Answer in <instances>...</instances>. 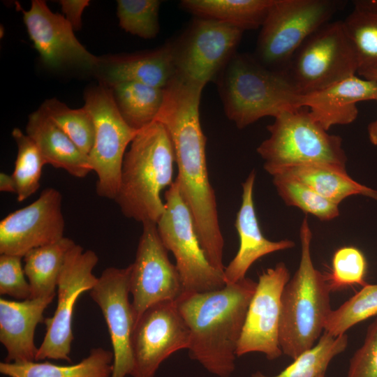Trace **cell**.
Here are the masks:
<instances>
[{"instance_id": "7bdbcfd3", "label": "cell", "mask_w": 377, "mask_h": 377, "mask_svg": "<svg viewBox=\"0 0 377 377\" xmlns=\"http://www.w3.org/2000/svg\"><path fill=\"white\" fill-rule=\"evenodd\" d=\"M318 377H325V374H320Z\"/></svg>"}, {"instance_id": "ab89813d", "label": "cell", "mask_w": 377, "mask_h": 377, "mask_svg": "<svg viewBox=\"0 0 377 377\" xmlns=\"http://www.w3.org/2000/svg\"><path fill=\"white\" fill-rule=\"evenodd\" d=\"M0 191L17 194L15 182L11 175L5 172L0 173Z\"/></svg>"}, {"instance_id": "7a4b0ae2", "label": "cell", "mask_w": 377, "mask_h": 377, "mask_svg": "<svg viewBox=\"0 0 377 377\" xmlns=\"http://www.w3.org/2000/svg\"><path fill=\"white\" fill-rule=\"evenodd\" d=\"M257 282L244 278L220 289L184 292L175 301L190 330L188 352L208 372L230 377Z\"/></svg>"}, {"instance_id": "e575fe53", "label": "cell", "mask_w": 377, "mask_h": 377, "mask_svg": "<svg viewBox=\"0 0 377 377\" xmlns=\"http://www.w3.org/2000/svg\"><path fill=\"white\" fill-rule=\"evenodd\" d=\"M161 3L158 0H118L119 26L125 31L145 39L156 37L159 31Z\"/></svg>"}, {"instance_id": "74e56055", "label": "cell", "mask_w": 377, "mask_h": 377, "mask_svg": "<svg viewBox=\"0 0 377 377\" xmlns=\"http://www.w3.org/2000/svg\"><path fill=\"white\" fill-rule=\"evenodd\" d=\"M347 377H377V316L350 360Z\"/></svg>"}, {"instance_id": "f1b7e54d", "label": "cell", "mask_w": 377, "mask_h": 377, "mask_svg": "<svg viewBox=\"0 0 377 377\" xmlns=\"http://www.w3.org/2000/svg\"><path fill=\"white\" fill-rule=\"evenodd\" d=\"M353 4L342 22L357 53L359 71L377 66V0H355Z\"/></svg>"}, {"instance_id": "484cf974", "label": "cell", "mask_w": 377, "mask_h": 377, "mask_svg": "<svg viewBox=\"0 0 377 377\" xmlns=\"http://www.w3.org/2000/svg\"><path fill=\"white\" fill-rule=\"evenodd\" d=\"M273 0H183L181 7L196 15L215 20L243 31L261 27Z\"/></svg>"}, {"instance_id": "8d00e7d4", "label": "cell", "mask_w": 377, "mask_h": 377, "mask_svg": "<svg viewBox=\"0 0 377 377\" xmlns=\"http://www.w3.org/2000/svg\"><path fill=\"white\" fill-rule=\"evenodd\" d=\"M21 259L17 256L0 255V294L25 300L31 298V288Z\"/></svg>"}, {"instance_id": "44dd1931", "label": "cell", "mask_w": 377, "mask_h": 377, "mask_svg": "<svg viewBox=\"0 0 377 377\" xmlns=\"http://www.w3.org/2000/svg\"><path fill=\"white\" fill-rule=\"evenodd\" d=\"M95 72L101 84L110 87L139 82L165 89L176 75L173 43L142 53L100 58Z\"/></svg>"}, {"instance_id": "8992f818", "label": "cell", "mask_w": 377, "mask_h": 377, "mask_svg": "<svg viewBox=\"0 0 377 377\" xmlns=\"http://www.w3.org/2000/svg\"><path fill=\"white\" fill-rule=\"evenodd\" d=\"M268 138L257 152L271 175L290 166L320 163L346 169L347 157L340 136L330 134L305 108L284 111L267 126Z\"/></svg>"}, {"instance_id": "7402d4cb", "label": "cell", "mask_w": 377, "mask_h": 377, "mask_svg": "<svg viewBox=\"0 0 377 377\" xmlns=\"http://www.w3.org/2000/svg\"><path fill=\"white\" fill-rule=\"evenodd\" d=\"M53 299L40 297L20 302L0 299V341L7 353L4 362L36 361L35 330L38 323L44 322V311Z\"/></svg>"}, {"instance_id": "2e32d148", "label": "cell", "mask_w": 377, "mask_h": 377, "mask_svg": "<svg viewBox=\"0 0 377 377\" xmlns=\"http://www.w3.org/2000/svg\"><path fill=\"white\" fill-rule=\"evenodd\" d=\"M61 201L58 190L46 188L34 202L5 216L0 221V254L22 258L35 248L63 238Z\"/></svg>"}, {"instance_id": "7c38bea8", "label": "cell", "mask_w": 377, "mask_h": 377, "mask_svg": "<svg viewBox=\"0 0 377 377\" xmlns=\"http://www.w3.org/2000/svg\"><path fill=\"white\" fill-rule=\"evenodd\" d=\"M98 262L94 251H84L76 244L68 252L57 282V308L53 316L44 320L46 333L38 348L36 361L52 359L71 362L74 305L82 293L96 285L98 278L93 269Z\"/></svg>"}, {"instance_id": "30bf717a", "label": "cell", "mask_w": 377, "mask_h": 377, "mask_svg": "<svg viewBox=\"0 0 377 377\" xmlns=\"http://www.w3.org/2000/svg\"><path fill=\"white\" fill-rule=\"evenodd\" d=\"M84 101V107L90 112L95 128L88 158L97 175L96 193L114 200L126 149L138 131L130 127L121 115L110 87L101 83L88 89Z\"/></svg>"}, {"instance_id": "5b68a950", "label": "cell", "mask_w": 377, "mask_h": 377, "mask_svg": "<svg viewBox=\"0 0 377 377\" xmlns=\"http://www.w3.org/2000/svg\"><path fill=\"white\" fill-rule=\"evenodd\" d=\"M216 81L226 114L239 128L299 108L300 94L285 73L265 66L254 55L235 53Z\"/></svg>"}, {"instance_id": "1f68e13d", "label": "cell", "mask_w": 377, "mask_h": 377, "mask_svg": "<svg viewBox=\"0 0 377 377\" xmlns=\"http://www.w3.org/2000/svg\"><path fill=\"white\" fill-rule=\"evenodd\" d=\"M12 136L17 147L15 168L12 176L17 187V200L22 202L40 187L45 160L34 141L21 129L15 128Z\"/></svg>"}, {"instance_id": "3957f363", "label": "cell", "mask_w": 377, "mask_h": 377, "mask_svg": "<svg viewBox=\"0 0 377 377\" xmlns=\"http://www.w3.org/2000/svg\"><path fill=\"white\" fill-rule=\"evenodd\" d=\"M175 163L172 142L161 122L138 132L125 154L114 199L124 216L157 223L165 212L161 193L174 182Z\"/></svg>"}, {"instance_id": "ba28073f", "label": "cell", "mask_w": 377, "mask_h": 377, "mask_svg": "<svg viewBox=\"0 0 377 377\" xmlns=\"http://www.w3.org/2000/svg\"><path fill=\"white\" fill-rule=\"evenodd\" d=\"M359 63L342 20L312 33L290 58L284 73L300 94L316 91L356 75Z\"/></svg>"}, {"instance_id": "9a60e30c", "label": "cell", "mask_w": 377, "mask_h": 377, "mask_svg": "<svg viewBox=\"0 0 377 377\" xmlns=\"http://www.w3.org/2000/svg\"><path fill=\"white\" fill-rule=\"evenodd\" d=\"M289 279L288 269L283 262L259 275L239 340L237 357L256 352L273 360L283 354L279 343L281 299Z\"/></svg>"}, {"instance_id": "5bb4252c", "label": "cell", "mask_w": 377, "mask_h": 377, "mask_svg": "<svg viewBox=\"0 0 377 377\" xmlns=\"http://www.w3.org/2000/svg\"><path fill=\"white\" fill-rule=\"evenodd\" d=\"M135 258L130 265L129 288L135 322L150 306L176 301L184 292L175 265L159 236L156 223H142Z\"/></svg>"}, {"instance_id": "4dcf8cb0", "label": "cell", "mask_w": 377, "mask_h": 377, "mask_svg": "<svg viewBox=\"0 0 377 377\" xmlns=\"http://www.w3.org/2000/svg\"><path fill=\"white\" fill-rule=\"evenodd\" d=\"M40 108L82 152L89 155L94 145L95 128L93 118L85 107L71 109L53 98L46 100Z\"/></svg>"}, {"instance_id": "83f0119b", "label": "cell", "mask_w": 377, "mask_h": 377, "mask_svg": "<svg viewBox=\"0 0 377 377\" xmlns=\"http://www.w3.org/2000/svg\"><path fill=\"white\" fill-rule=\"evenodd\" d=\"M110 88L117 108L130 127L139 131L155 121L163 105L164 89L139 82H122Z\"/></svg>"}, {"instance_id": "6da1fadb", "label": "cell", "mask_w": 377, "mask_h": 377, "mask_svg": "<svg viewBox=\"0 0 377 377\" xmlns=\"http://www.w3.org/2000/svg\"><path fill=\"white\" fill-rule=\"evenodd\" d=\"M205 85L175 76L164 89L162 107L155 121L166 128L172 142L180 195L190 210L197 235L211 264L224 272V239L216 198L206 159V138L200 121V101Z\"/></svg>"}, {"instance_id": "9c48e42d", "label": "cell", "mask_w": 377, "mask_h": 377, "mask_svg": "<svg viewBox=\"0 0 377 377\" xmlns=\"http://www.w3.org/2000/svg\"><path fill=\"white\" fill-rule=\"evenodd\" d=\"M164 197L165 212L156 226L163 245L175 258L184 292L204 293L223 288L224 274L207 260L175 179Z\"/></svg>"}, {"instance_id": "4fadbf2b", "label": "cell", "mask_w": 377, "mask_h": 377, "mask_svg": "<svg viewBox=\"0 0 377 377\" xmlns=\"http://www.w3.org/2000/svg\"><path fill=\"white\" fill-rule=\"evenodd\" d=\"M190 330L175 301L148 307L137 320L131 346L132 377H154L162 362L174 353L188 349Z\"/></svg>"}, {"instance_id": "d6986e66", "label": "cell", "mask_w": 377, "mask_h": 377, "mask_svg": "<svg viewBox=\"0 0 377 377\" xmlns=\"http://www.w3.org/2000/svg\"><path fill=\"white\" fill-rule=\"evenodd\" d=\"M377 101V82L356 75L324 89L300 94L298 108L308 109L326 131L335 125L353 123L358 116L357 103Z\"/></svg>"}, {"instance_id": "d590c367", "label": "cell", "mask_w": 377, "mask_h": 377, "mask_svg": "<svg viewBox=\"0 0 377 377\" xmlns=\"http://www.w3.org/2000/svg\"><path fill=\"white\" fill-rule=\"evenodd\" d=\"M367 269L366 258L359 249L352 246L338 249L332 257L331 272L326 275L331 290L365 286Z\"/></svg>"}, {"instance_id": "4316f807", "label": "cell", "mask_w": 377, "mask_h": 377, "mask_svg": "<svg viewBox=\"0 0 377 377\" xmlns=\"http://www.w3.org/2000/svg\"><path fill=\"white\" fill-rule=\"evenodd\" d=\"M75 244L70 238L29 251L24 256V271L31 288V298L52 297L69 250Z\"/></svg>"}, {"instance_id": "f35d334b", "label": "cell", "mask_w": 377, "mask_h": 377, "mask_svg": "<svg viewBox=\"0 0 377 377\" xmlns=\"http://www.w3.org/2000/svg\"><path fill=\"white\" fill-rule=\"evenodd\" d=\"M65 18L70 22L74 30L82 27V15L89 4L88 0H61L59 1Z\"/></svg>"}, {"instance_id": "f546056e", "label": "cell", "mask_w": 377, "mask_h": 377, "mask_svg": "<svg viewBox=\"0 0 377 377\" xmlns=\"http://www.w3.org/2000/svg\"><path fill=\"white\" fill-rule=\"evenodd\" d=\"M347 346L346 334L334 337L323 332L316 345L301 353L277 375L267 376L256 371L251 377H318L325 374L332 360L343 352Z\"/></svg>"}, {"instance_id": "603a6c76", "label": "cell", "mask_w": 377, "mask_h": 377, "mask_svg": "<svg viewBox=\"0 0 377 377\" xmlns=\"http://www.w3.org/2000/svg\"><path fill=\"white\" fill-rule=\"evenodd\" d=\"M26 133L37 145L46 164L77 178L92 171L88 156L40 108L29 115Z\"/></svg>"}, {"instance_id": "ffe728a7", "label": "cell", "mask_w": 377, "mask_h": 377, "mask_svg": "<svg viewBox=\"0 0 377 377\" xmlns=\"http://www.w3.org/2000/svg\"><path fill=\"white\" fill-rule=\"evenodd\" d=\"M255 179L256 172L253 170L242 184V203L235 223L239 238V248L225 267L223 274L226 283H233L245 278L248 269L259 258L295 246L292 240L271 241L263 235L253 202Z\"/></svg>"}, {"instance_id": "8fae6325", "label": "cell", "mask_w": 377, "mask_h": 377, "mask_svg": "<svg viewBox=\"0 0 377 377\" xmlns=\"http://www.w3.org/2000/svg\"><path fill=\"white\" fill-rule=\"evenodd\" d=\"M243 32L215 20L195 18L172 42L176 75L204 85L216 80L236 53Z\"/></svg>"}, {"instance_id": "ac0fdd59", "label": "cell", "mask_w": 377, "mask_h": 377, "mask_svg": "<svg viewBox=\"0 0 377 377\" xmlns=\"http://www.w3.org/2000/svg\"><path fill=\"white\" fill-rule=\"evenodd\" d=\"M23 20L30 39L43 62L52 68L73 66L95 71L100 58L89 52L77 39L64 16L54 13L45 1H31Z\"/></svg>"}, {"instance_id": "277c9868", "label": "cell", "mask_w": 377, "mask_h": 377, "mask_svg": "<svg viewBox=\"0 0 377 377\" xmlns=\"http://www.w3.org/2000/svg\"><path fill=\"white\" fill-rule=\"evenodd\" d=\"M300 260L281 299L279 343L283 354L295 360L315 345L332 311L326 274L318 270L311 254L312 232L307 217L300 230Z\"/></svg>"}, {"instance_id": "cb8c5ba5", "label": "cell", "mask_w": 377, "mask_h": 377, "mask_svg": "<svg viewBox=\"0 0 377 377\" xmlns=\"http://www.w3.org/2000/svg\"><path fill=\"white\" fill-rule=\"evenodd\" d=\"M280 174L309 186L327 200L339 204L351 195H362L377 201V191L354 180L346 169L320 164H302L283 168Z\"/></svg>"}, {"instance_id": "52a82bcc", "label": "cell", "mask_w": 377, "mask_h": 377, "mask_svg": "<svg viewBox=\"0 0 377 377\" xmlns=\"http://www.w3.org/2000/svg\"><path fill=\"white\" fill-rule=\"evenodd\" d=\"M341 3L334 0H273L260 27L254 57L265 66L284 72L297 48L330 22Z\"/></svg>"}, {"instance_id": "836d02e7", "label": "cell", "mask_w": 377, "mask_h": 377, "mask_svg": "<svg viewBox=\"0 0 377 377\" xmlns=\"http://www.w3.org/2000/svg\"><path fill=\"white\" fill-rule=\"evenodd\" d=\"M377 316V283L366 284L330 313L324 332L338 337L356 324Z\"/></svg>"}, {"instance_id": "60d3db41", "label": "cell", "mask_w": 377, "mask_h": 377, "mask_svg": "<svg viewBox=\"0 0 377 377\" xmlns=\"http://www.w3.org/2000/svg\"><path fill=\"white\" fill-rule=\"evenodd\" d=\"M367 133L370 142L377 146V119L369 124Z\"/></svg>"}, {"instance_id": "b9f144b4", "label": "cell", "mask_w": 377, "mask_h": 377, "mask_svg": "<svg viewBox=\"0 0 377 377\" xmlns=\"http://www.w3.org/2000/svg\"><path fill=\"white\" fill-rule=\"evenodd\" d=\"M357 74L366 80L377 82V66L359 71Z\"/></svg>"}, {"instance_id": "d4e9b609", "label": "cell", "mask_w": 377, "mask_h": 377, "mask_svg": "<svg viewBox=\"0 0 377 377\" xmlns=\"http://www.w3.org/2000/svg\"><path fill=\"white\" fill-rule=\"evenodd\" d=\"M113 353L103 348L91 350L78 363L58 365L50 362L0 363V372L8 377H111Z\"/></svg>"}, {"instance_id": "e0dca14e", "label": "cell", "mask_w": 377, "mask_h": 377, "mask_svg": "<svg viewBox=\"0 0 377 377\" xmlns=\"http://www.w3.org/2000/svg\"><path fill=\"white\" fill-rule=\"evenodd\" d=\"M129 276L130 265L108 267L90 290L108 328L114 356L111 377L131 376L133 369L131 340L135 320L129 301Z\"/></svg>"}, {"instance_id": "d6a6232c", "label": "cell", "mask_w": 377, "mask_h": 377, "mask_svg": "<svg viewBox=\"0 0 377 377\" xmlns=\"http://www.w3.org/2000/svg\"><path fill=\"white\" fill-rule=\"evenodd\" d=\"M272 177L273 184L286 205L297 207L320 221H330L339 216V205L323 197L305 184L280 174Z\"/></svg>"}]
</instances>
